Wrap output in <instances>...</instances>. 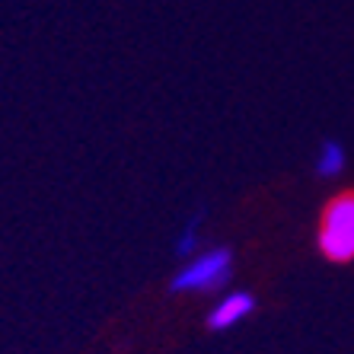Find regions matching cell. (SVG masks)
Listing matches in <instances>:
<instances>
[{"label":"cell","instance_id":"cell-1","mask_svg":"<svg viewBox=\"0 0 354 354\" xmlns=\"http://www.w3.org/2000/svg\"><path fill=\"white\" fill-rule=\"evenodd\" d=\"M233 278V252L227 246H205L198 256L185 259L173 278L176 294H214Z\"/></svg>","mask_w":354,"mask_h":354},{"label":"cell","instance_id":"cell-2","mask_svg":"<svg viewBox=\"0 0 354 354\" xmlns=\"http://www.w3.org/2000/svg\"><path fill=\"white\" fill-rule=\"evenodd\" d=\"M316 243L329 262H354V192L335 195L326 205Z\"/></svg>","mask_w":354,"mask_h":354},{"label":"cell","instance_id":"cell-3","mask_svg":"<svg viewBox=\"0 0 354 354\" xmlns=\"http://www.w3.org/2000/svg\"><path fill=\"white\" fill-rule=\"evenodd\" d=\"M256 313V297L249 290H227L217 297V304L207 310V326L214 332H227Z\"/></svg>","mask_w":354,"mask_h":354},{"label":"cell","instance_id":"cell-4","mask_svg":"<svg viewBox=\"0 0 354 354\" xmlns=\"http://www.w3.org/2000/svg\"><path fill=\"white\" fill-rule=\"evenodd\" d=\"M313 169L319 179H338V176L348 169V150L342 140L335 138H326L316 150V160H313Z\"/></svg>","mask_w":354,"mask_h":354},{"label":"cell","instance_id":"cell-5","mask_svg":"<svg viewBox=\"0 0 354 354\" xmlns=\"http://www.w3.org/2000/svg\"><path fill=\"white\" fill-rule=\"evenodd\" d=\"M201 221H205V214L198 211L195 217H192L185 227H182V233L176 236V243H173V249H176V256L179 259H192V256H198L201 249H205V243H201Z\"/></svg>","mask_w":354,"mask_h":354}]
</instances>
